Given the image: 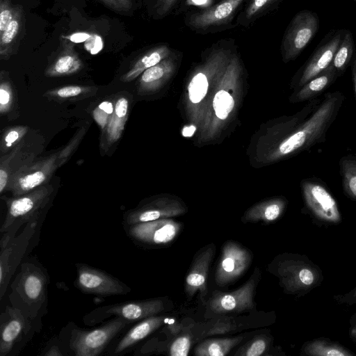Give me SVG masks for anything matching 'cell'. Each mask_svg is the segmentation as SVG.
I'll list each match as a JSON object with an SVG mask.
<instances>
[{
	"label": "cell",
	"instance_id": "1",
	"mask_svg": "<svg viewBox=\"0 0 356 356\" xmlns=\"http://www.w3.org/2000/svg\"><path fill=\"white\" fill-rule=\"evenodd\" d=\"M235 44L220 40L207 50L202 61L193 70L187 86L188 106L193 119L202 115L205 99L211 87H215L233 55Z\"/></svg>",
	"mask_w": 356,
	"mask_h": 356
},
{
	"label": "cell",
	"instance_id": "2",
	"mask_svg": "<svg viewBox=\"0 0 356 356\" xmlns=\"http://www.w3.org/2000/svg\"><path fill=\"white\" fill-rule=\"evenodd\" d=\"M241 75L242 65L236 52L216 86L211 100L213 113L203 127L204 137H213L235 109L236 89Z\"/></svg>",
	"mask_w": 356,
	"mask_h": 356
},
{
	"label": "cell",
	"instance_id": "3",
	"mask_svg": "<svg viewBox=\"0 0 356 356\" xmlns=\"http://www.w3.org/2000/svg\"><path fill=\"white\" fill-rule=\"evenodd\" d=\"M79 138H75L61 150L43 157H36L23 166L10 178L6 190L11 191L13 196L16 197L47 184L56 169L72 153Z\"/></svg>",
	"mask_w": 356,
	"mask_h": 356
},
{
	"label": "cell",
	"instance_id": "4",
	"mask_svg": "<svg viewBox=\"0 0 356 356\" xmlns=\"http://www.w3.org/2000/svg\"><path fill=\"white\" fill-rule=\"evenodd\" d=\"M275 274L288 293L304 296L323 280L320 268L305 255L287 254L278 261Z\"/></svg>",
	"mask_w": 356,
	"mask_h": 356
},
{
	"label": "cell",
	"instance_id": "5",
	"mask_svg": "<svg viewBox=\"0 0 356 356\" xmlns=\"http://www.w3.org/2000/svg\"><path fill=\"white\" fill-rule=\"evenodd\" d=\"M307 213L316 224L333 225L341 222L337 202L325 183L318 177H309L300 182Z\"/></svg>",
	"mask_w": 356,
	"mask_h": 356
},
{
	"label": "cell",
	"instance_id": "6",
	"mask_svg": "<svg viewBox=\"0 0 356 356\" xmlns=\"http://www.w3.org/2000/svg\"><path fill=\"white\" fill-rule=\"evenodd\" d=\"M51 184H45L7 202L8 211L1 232L17 227L20 224L36 218L49 202L54 193Z\"/></svg>",
	"mask_w": 356,
	"mask_h": 356
},
{
	"label": "cell",
	"instance_id": "7",
	"mask_svg": "<svg viewBox=\"0 0 356 356\" xmlns=\"http://www.w3.org/2000/svg\"><path fill=\"white\" fill-rule=\"evenodd\" d=\"M319 29L316 13L304 10L293 17L284 32L281 43L282 60L288 63L296 59L306 48Z\"/></svg>",
	"mask_w": 356,
	"mask_h": 356
},
{
	"label": "cell",
	"instance_id": "8",
	"mask_svg": "<svg viewBox=\"0 0 356 356\" xmlns=\"http://www.w3.org/2000/svg\"><path fill=\"white\" fill-rule=\"evenodd\" d=\"M345 30L333 31L327 35L316 48L308 60L294 75L291 88L295 90L316 76L332 63L334 54L341 42Z\"/></svg>",
	"mask_w": 356,
	"mask_h": 356
},
{
	"label": "cell",
	"instance_id": "9",
	"mask_svg": "<svg viewBox=\"0 0 356 356\" xmlns=\"http://www.w3.org/2000/svg\"><path fill=\"white\" fill-rule=\"evenodd\" d=\"M127 323V320L118 317L92 330H74L72 335L70 347L76 356L98 355Z\"/></svg>",
	"mask_w": 356,
	"mask_h": 356
},
{
	"label": "cell",
	"instance_id": "10",
	"mask_svg": "<svg viewBox=\"0 0 356 356\" xmlns=\"http://www.w3.org/2000/svg\"><path fill=\"white\" fill-rule=\"evenodd\" d=\"M259 271L256 269L244 285L231 293L215 291L209 300L208 307L210 312L216 314L229 312H243L254 307V295Z\"/></svg>",
	"mask_w": 356,
	"mask_h": 356
},
{
	"label": "cell",
	"instance_id": "11",
	"mask_svg": "<svg viewBox=\"0 0 356 356\" xmlns=\"http://www.w3.org/2000/svg\"><path fill=\"white\" fill-rule=\"evenodd\" d=\"M251 261L252 254L248 250L235 242H227L215 273L216 284L224 286L234 282L248 270Z\"/></svg>",
	"mask_w": 356,
	"mask_h": 356
},
{
	"label": "cell",
	"instance_id": "12",
	"mask_svg": "<svg viewBox=\"0 0 356 356\" xmlns=\"http://www.w3.org/2000/svg\"><path fill=\"white\" fill-rule=\"evenodd\" d=\"M245 0H224L187 17L186 24L193 30L209 31L225 26L236 15Z\"/></svg>",
	"mask_w": 356,
	"mask_h": 356
},
{
	"label": "cell",
	"instance_id": "13",
	"mask_svg": "<svg viewBox=\"0 0 356 356\" xmlns=\"http://www.w3.org/2000/svg\"><path fill=\"white\" fill-rule=\"evenodd\" d=\"M77 285L85 293L104 296L125 294L130 291L115 277L86 265L77 268Z\"/></svg>",
	"mask_w": 356,
	"mask_h": 356
},
{
	"label": "cell",
	"instance_id": "14",
	"mask_svg": "<svg viewBox=\"0 0 356 356\" xmlns=\"http://www.w3.org/2000/svg\"><path fill=\"white\" fill-rule=\"evenodd\" d=\"M39 142H28L24 138L10 153L2 156L0 162V193L6 189L10 178L23 166L37 157L39 151Z\"/></svg>",
	"mask_w": 356,
	"mask_h": 356
},
{
	"label": "cell",
	"instance_id": "15",
	"mask_svg": "<svg viewBox=\"0 0 356 356\" xmlns=\"http://www.w3.org/2000/svg\"><path fill=\"white\" fill-rule=\"evenodd\" d=\"M181 224L170 218L131 225L130 234L136 239L150 244H166L178 234Z\"/></svg>",
	"mask_w": 356,
	"mask_h": 356
},
{
	"label": "cell",
	"instance_id": "16",
	"mask_svg": "<svg viewBox=\"0 0 356 356\" xmlns=\"http://www.w3.org/2000/svg\"><path fill=\"white\" fill-rule=\"evenodd\" d=\"M186 212L182 204L174 199L159 198L145 205L130 211L126 220L129 225L149 222L162 218H169Z\"/></svg>",
	"mask_w": 356,
	"mask_h": 356
},
{
	"label": "cell",
	"instance_id": "17",
	"mask_svg": "<svg viewBox=\"0 0 356 356\" xmlns=\"http://www.w3.org/2000/svg\"><path fill=\"white\" fill-rule=\"evenodd\" d=\"M214 254L215 245L213 244L200 250L195 257L186 277L185 290L186 293L193 296L197 291H200V298L203 303H205L204 298L207 294L209 268Z\"/></svg>",
	"mask_w": 356,
	"mask_h": 356
},
{
	"label": "cell",
	"instance_id": "18",
	"mask_svg": "<svg viewBox=\"0 0 356 356\" xmlns=\"http://www.w3.org/2000/svg\"><path fill=\"white\" fill-rule=\"evenodd\" d=\"M176 55L173 53L140 74L138 92L147 95L160 89L173 75L177 68Z\"/></svg>",
	"mask_w": 356,
	"mask_h": 356
},
{
	"label": "cell",
	"instance_id": "19",
	"mask_svg": "<svg viewBox=\"0 0 356 356\" xmlns=\"http://www.w3.org/2000/svg\"><path fill=\"white\" fill-rule=\"evenodd\" d=\"M129 101L124 97L115 102L114 111L102 129L101 147L106 151L121 137L128 118Z\"/></svg>",
	"mask_w": 356,
	"mask_h": 356
},
{
	"label": "cell",
	"instance_id": "20",
	"mask_svg": "<svg viewBox=\"0 0 356 356\" xmlns=\"http://www.w3.org/2000/svg\"><path fill=\"white\" fill-rule=\"evenodd\" d=\"M338 78L335 70L330 65L323 72L295 90L290 97V101L292 103H299L316 99L327 90Z\"/></svg>",
	"mask_w": 356,
	"mask_h": 356
},
{
	"label": "cell",
	"instance_id": "21",
	"mask_svg": "<svg viewBox=\"0 0 356 356\" xmlns=\"http://www.w3.org/2000/svg\"><path fill=\"white\" fill-rule=\"evenodd\" d=\"M163 309V303L160 299H153L117 305L109 308L106 313L116 315L127 321H136L155 316Z\"/></svg>",
	"mask_w": 356,
	"mask_h": 356
},
{
	"label": "cell",
	"instance_id": "22",
	"mask_svg": "<svg viewBox=\"0 0 356 356\" xmlns=\"http://www.w3.org/2000/svg\"><path fill=\"white\" fill-rule=\"evenodd\" d=\"M2 321L0 333V355L10 353L24 327V318L21 312L15 308L7 307Z\"/></svg>",
	"mask_w": 356,
	"mask_h": 356
},
{
	"label": "cell",
	"instance_id": "23",
	"mask_svg": "<svg viewBox=\"0 0 356 356\" xmlns=\"http://www.w3.org/2000/svg\"><path fill=\"white\" fill-rule=\"evenodd\" d=\"M287 204L284 197L272 198L259 202L245 213L243 220L244 222H270L278 219L283 213Z\"/></svg>",
	"mask_w": 356,
	"mask_h": 356
},
{
	"label": "cell",
	"instance_id": "24",
	"mask_svg": "<svg viewBox=\"0 0 356 356\" xmlns=\"http://www.w3.org/2000/svg\"><path fill=\"white\" fill-rule=\"evenodd\" d=\"M172 54L170 47L165 44L154 47L136 60L130 70L121 77V80L124 82L134 80L146 70L156 65Z\"/></svg>",
	"mask_w": 356,
	"mask_h": 356
},
{
	"label": "cell",
	"instance_id": "25",
	"mask_svg": "<svg viewBox=\"0 0 356 356\" xmlns=\"http://www.w3.org/2000/svg\"><path fill=\"white\" fill-rule=\"evenodd\" d=\"M83 63L75 52L73 45L65 43L63 51L46 70L48 76H61L76 73Z\"/></svg>",
	"mask_w": 356,
	"mask_h": 356
},
{
	"label": "cell",
	"instance_id": "26",
	"mask_svg": "<svg viewBox=\"0 0 356 356\" xmlns=\"http://www.w3.org/2000/svg\"><path fill=\"white\" fill-rule=\"evenodd\" d=\"M165 321L164 316H152L132 327L118 343L115 353H119L145 339Z\"/></svg>",
	"mask_w": 356,
	"mask_h": 356
},
{
	"label": "cell",
	"instance_id": "27",
	"mask_svg": "<svg viewBox=\"0 0 356 356\" xmlns=\"http://www.w3.org/2000/svg\"><path fill=\"white\" fill-rule=\"evenodd\" d=\"M302 355L353 356L354 353L329 339L318 338L306 342L302 347Z\"/></svg>",
	"mask_w": 356,
	"mask_h": 356
},
{
	"label": "cell",
	"instance_id": "28",
	"mask_svg": "<svg viewBox=\"0 0 356 356\" xmlns=\"http://www.w3.org/2000/svg\"><path fill=\"white\" fill-rule=\"evenodd\" d=\"M339 170L343 194L350 200L356 201V152L341 156Z\"/></svg>",
	"mask_w": 356,
	"mask_h": 356
},
{
	"label": "cell",
	"instance_id": "29",
	"mask_svg": "<svg viewBox=\"0 0 356 356\" xmlns=\"http://www.w3.org/2000/svg\"><path fill=\"white\" fill-rule=\"evenodd\" d=\"M23 8L20 5L15 6L13 17L3 33L0 35V56L2 59L10 57L13 45L19 33L22 25Z\"/></svg>",
	"mask_w": 356,
	"mask_h": 356
},
{
	"label": "cell",
	"instance_id": "30",
	"mask_svg": "<svg viewBox=\"0 0 356 356\" xmlns=\"http://www.w3.org/2000/svg\"><path fill=\"white\" fill-rule=\"evenodd\" d=\"M281 0H250L239 13L237 24L248 27L273 9Z\"/></svg>",
	"mask_w": 356,
	"mask_h": 356
},
{
	"label": "cell",
	"instance_id": "31",
	"mask_svg": "<svg viewBox=\"0 0 356 356\" xmlns=\"http://www.w3.org/2000/svg\"><path fill=\"white\" fill-rule=\"evenodd\" d=\"M243 339L242 337L207 339L195 350L197 356H225Z\"/></svg>",
	"mask_w": 356,
	"mask_h": 356
},
{
	"label": "cell",
	"instance_id": "32",
	"mask_svg": "<svg viewBox=\"0 0 356 356\" xmlns=\"http://www.w3.org/2000/svg\"><path fill=\"white\" fill-rule=\"evenodd\" d=\"M355 44L350 31L345 30L341 42L334 54L332 66L335 70L338 76H341L348 67L350 65L354 56Z\"/></svg>",
	"mask_w": 356,
	"mask_h": 356
},
{
	"label": "cell",
	"instance_id": "33",
	"mask_svg": "<svg viewBox=\"0 0 356 356\" xmlns=\"http://www.w3.org/2000/svg\"><path fill=\"white\" fill-rule=\"evenodd\" d=\"M19 288L26 300L31 302L38 301L44 289L43 275L35 270L24 273L19 281Z\"/></svg>",
	"mask_w": 356,
	"mask_h": 356
},
{
	"label": "cell",
	"instance_id": "34",
	"mask_svg": "<svg viewBox=\"0 0 356 356\" xmlns=\"http://www.w3.org/2000/svg\"><path fill=\"white\" fill-rule=\"evenodd\" d=\"M268 346V339L266 337L257 336L243 347H241L235 355L238 356H260L266 352Z\"/></svg>",
	"mask_w": 356,
	"mask_h": 356
},
{
	"label": "cell",
	"instance_id": "35",
	"mask_svg": "<svg viewBox=\"0 0 356 356\" xmlns=\"http://www.w3.org/2000/svg\"><path fill=\"white\" fill-rule=\"evenodd\" d=\"M28 128L26 127H16L10 128L4 132L1 141V153L15 147L26 136Z\"/></svg>",
	"mask_w": 356,
	"mask_h": 356
},
{
	"label": "cell",
	"instance_id": "36",
	"mask_svg": "<svg viewBox=\"0 0 356 356\" xmlns=\"http://www.w3.org/2000/svg\"><path fill=\"white\" fill-rule=\"evenodd\" d=\"M14 101L13 91L10 81L6 79L3 72L1 74L0 84V112L1 114L8 113Z\"/></svg>",
	"mask_w": 356,
	"mask_h": 356
},
{
	"label": "cell",
	"instance_id": "37",
	"mask_svg": "<svg viewBox=\"0 0 356 356\" xmlns=\"http://www.w3.org/2000/svg\"><path fill=\"white\" fill-rule=\"evenodd\" d=\"M115 103L110 101L102 102L93 111V117L102 130L104 129L114 111Z\"/></svg>",
	"mask_w": 356,
	"mask_h": 356
},
{
	"label": "cell",
	"instance_id": "38",
	"mask_svg": "<svg viewBox=\"0 0 356 356\" xmlns=\"http://www.w3.org/2000/svg\"><path fill=\"white\" fill-rule=\"evenodd\" d=\"M90 90V87L81 86H67L57 88L49 92L51 96L61 99L70 98L77 97L81 94L88 92Z\"/></svg>",
	"mask_w": 356,
	"mask_h": 356
},
{
	"label": "cell",
	"instance_id": "39",
	"mask_svg": "<svg viewBox=\"0 0 356 356\" xmlns=\"http://www.w3.org/2000/svg\"><path fill=\"white\" fill-rule=\"evenodd\" d=\"M233 329H235L234 325L230 318H219L210 324L209 327L205 330L204 335L225 334Z\"/></svg>",
	"mask_w": 356,
	"mask_h": 356
},
{
	"label": "cell",
	"instance_id": "40",
	"mask_svg": "<svg viewBox=\"0 0 356 356\" xmlns=\"http://www.w3.org/2000/svg\"><path fill=\"white\" fill-rule=\"evenodd\" d=\"M191 344V339L188 336H180L172 343L170 348V355L171 356H187Z\"/></svg>",
	"mask_w": 356,
	"mask_h": 356
},
{
	"label": "cell",
	"instance_id": "41",
	"mask_svg": "<svg viewBox=\"0 0 356 356\" xmlns=\"http://www.w3.org/2000/svg\"><path fill=\"white\" fill-rule=\"evenodd\" d=\"M15 6L10 0H0V35L3 33L14 15Z\"/></svg>",
	"mask_w": 356,
	"mask_h": 356
},
{
	"label": "cell",
	"instance_id": "42",
	"mask_svg": "<svg viewBox=\"0 0 356 356\" xmlns=\"http://www.w3.org/2000/svg\"><path fill=\"white\" fill-rule=\"evenodd\" d=\"M333 298L339 305L352 306L356 304V286L344 294L334 295Z\"/></svg>",
	"mask_w": 356,
	"mask_h": 356
},
{
	"label": "cell",
	"instance_id": "43",
	"mask_svg": "<svg viewBox=\"0 0 356 356\" xmlns=\"http://www.w3.org/2000/svg\"><path fill=\"white\" fill-rule=\"evenodd\" d=\"M103 47L102 38L97 35H91L85 42V48L91 54H96L99 52Z\"/></svg>",
	"mask_w": 356,
	"mask_h": 356
},
{
	"label": "cell",
	"instance_id": "44",
	"mask_svg": "<svg viewBox=\"0 0 356 356\" xmlns=\"http://www.w3.org/2000/svg\"><path fill=\"white\" fill-rule=\"evenodd\" d=\"M110 8L121 12H127L132 6L131 0H100Z\"/></svg>",
	"mask_w": 356,
	"mask_h": 356
},
{
	"label": "cell",
	"instance_id": "45",
	"mask_svg": "<svg viewBox=\"0 0 356 356\" xmlns=\"http://www.w3.org/2000/svg\"><path fill=\"white\" fill-rule=\"evenodd\" d=\"M178 0H158L156 3V13L160 17L167 15L175 6Z\"/></svg>",
	"mask_w": 356,
	"mask_h": 356
},
{
	"label": "cell",
	"instance_id": "46",
	"mask_svg": "<svg viewBox=\"0 0 356 356\" xmlns=\"http://www.w3.org/2000/svg\"><path fill=\"white\" fill-rule=\"evenodd\" d=\"M90 35L91 34L86 32H76L66 36V38L72 42L79 43L84 41L86 42Z\"/></svg>",
	"mask_w": 356,
	"mask_h": 356
},
{
	"label": "cell",
	"instance_id": "47",
	"mask_svg": "<svg viewBox=\"0 0 356 356\" xmlns=\"http://www.w3.org/2000/svg\"><path fill=\"white\" fill-rule=\"evenodd\" d=\"M349 336L352 341L356 343V313L350 319Z\"/></svg>",
	"mask_w": 356,
	"mask_h": 356
},
{
	"label": "cell",
	"instance_id": "48",
	"mask_svg": "<svg viewBox=\"0 0 356 356\" xmlns=\"http://www.w3.org/2000/svg\"><path fill=\"white\" fill-rule=\"evenodd\" d=\"M350 70L354 93L356 99V54L354 55L353 60L351 61Z\"/></svg>",
	"mask_w": 356,
	"mask_h": 356
},
{
	"label": "cell",
	"instance_id": "49",
	"mask_svg": "<svg viewBox=\"0 0 356 356\" xmlns=\"http://www.w3.org/2000/svg\"><path fill=\"white\" fill-rule=\"evenodd\" d=\"M44 355L48 356H60L62 353L57 346H52Z\"/></svg>",
	"mask_w": 356,
	"mask_h": 356
},
{
	"label": "cell",
	"instance_id": "50",
	"mask_svg": "<svg viewBox=\"0 0 356 356\" xmlns=\"http://www.w3.org/2000/svg\"><path fill=\"white\" fill-rule=\"evenodd\" d=\"M169 329H170L172 333L176 334L181 330V325L177 322H173L172 323L169 324Z\"/></svg>",
	"mask_w": 356,
	"mask_h": 356
},
{
	"label": "cell",
	"instance_id": "51",
	"mask_svg": "<svg viewBox=\"0 0 356 356\" xmlns=\"http://www.w3.org/2000/svg\"><path fill=\"white\" fill-rule=\"evenodd\" d=\"M356 1V0H355Z\"/></svg>",
	"mask_w": 356,
	"mask_h": 356
}]
</instances>
